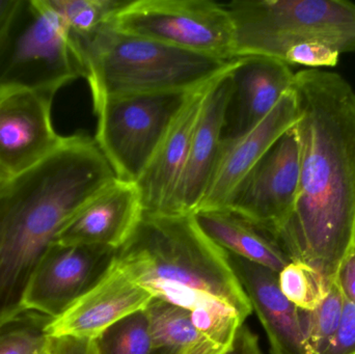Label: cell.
<instances>
[{"mask_svg":"<svg viewBox=\"0 0 355 354\" xmlns=\"http://www.w3.org/2000/svg\"><path fill=\"white\" fill-rule=\"evenodd\" d=\"M293 89L300 182L293 211L275 241L291 261L333 285L355 253V91L342 75L314 69L296 72Z\"/></svg>","mask_w":355,"mask_h":354,"instance_id":"cell-1","label":"cell"},{"mask_svg":"<svg viewBox=\"0 0 355 354\" xmlns=\"http://www.w3.org/2000/svg\"><path fill=\"white\" fill-rule=\"evenodd\" d=\"M116 179L95 139L75 134L0 184V322L24 310L27 284L46 251Z\"/></svg>","mask_w":355,"mask_h":354,"instance_id":"cell-2","label":"cell"},{"mask_svg":"<svg viewBox=\"0 0 355 354\" xmlns=\"http://www.w3.org/2000/svg\"><path fill=\"white\" fill-rule=\"evenodd\" d=\"M154 299L192 310L227 306L245 321L252 305L230 264L192 215H146L118 251Z\"/></svg>","mask_w":355,"mask_h":354,"instance_id":"cell-3","label":"cell"},{"mask_svg":"<svg viewBox=\"0 0 355 354\" xmlns=\"http://www.w3.org/2000/svg\"><path fill=\"white\" fill-rule=\"evenodd\" d=\"M75 39L85 60L94 107L110 98L196 91L238 60H218L128 35L110 23L89 37Z\"/></svg>","mask_w":355,"mask_h":354,"instance_id":"cell-4","label":"cell"},{"mask_svg":"<svg viewBox=\"0 0 355 354\" xmlns=\"http://www.w3.org/2000/svg\"><path fill=\"white\" fill-rule=\"evenodd\" d=\"M235 31L236 58L283 60L309 42L355 52V3L345 0H234L223 4Z\"/></svg>","mask_w":355,"mask_h":354,"instance_id":"cell-5","label":"cell"},{"mask_svg":"<svg viewBox=\"0 0 355 354\" xmlns=\"http://www.w3.org/2000/svg\"><path fill=\"white\" fill-rule=\"evenodd\" d=\"M85 78L78 42L48 0H19L0 35V94L45 89Z\"/></svg>","mask_w":355,"mask_h":354,"instance_id":"cell-6","label":"cell"},{"mask_svg":"<svg viewBox=\"0 0 355 354\" xmlns=\"http://www.w3.org/2000/svg\"><path fill=\"white\" fill-rule=\"evenodd\" d=\"M193 91L110 98L94 107L98 118L95 141L116 179L139 181Z\"/></svg>","mask_w":355,"mask_h":354,"instance_id":"cell-7","label":"cell"},{"mask_svg":"<svg viewBox=\"0 0 355 354\" xmlns=\"http://www.w3.org/2000/svg\"><path fill=\"white\" fill-rule=\"evenodd\" d=\"M108 23L122 33L186 51L236 60L229 12L210 0H128Z\"/></svg>","mask_w":355,"mask_h":354,"instance_id":"cell-8","label":"cell"},{"mask_svg":"<svg viewBox=\"0 0 355 354\" xmlns=\"http://www.w3.org/2000/svg\"><path fill=\"white\" fill-rule=\"evenodd\" d=\"M300 170V143L293 126L236 187L225 210L252 222L275 240L293 211Z\"/></svg>","mask_w":355,"mask_h":354,"instance_id":"cell-9","label":"cell"},{"mask_svg":"<svg viewBox=\"0 0 355 354\" xmlns=\"http://www.w3.org/2000/svg\"><path fill=\"white\" fill-rule=\"evenodd\" d=\"M118 251L103 245L54 242L27 284L23 309L60 317L102 278Z\"/></svg>","mask_w":355,"mask_h":354,"instance_id":"cell-10","label":"cell"},{"mask_svg":"<svg viewBox=\"0 0 355 354\" xmlns=\"http://www.w3.org/2000/svg\"><path fill=\"white\" fill-rule=\"evenodd\" d=\"M55 91L12 89L0 94V175L12 178L45 159L62 143L51 110Z\"/></svg>","mask_w":355,"mask_h":354,"instance_id":"cell-11","label":"cell"},{"mask_svg":"<svg viewBox=\"0 0 355 354\" xmlns=\"http://www.w3.org/2000/svg\"><path fill=\"white\" fill-rule=\"evenodd\" d=\"M116 254L102 278L48 326L51 338L75 337L96 340L120 320L145 310L153 301Z\"/></svg>","mask_w":355,"mask_h":354,"instance_id":"cell-12","label":"cell"},{"mask_svg":"<svg viewBox=\"0 0 355 354\" xmlns=\"http://www.w3.org/2000/svg\"><path fill=\"white\" fill-rule=\"evenodd\" d=\"M298 120L300 107L292 87L252 130L236 139L221 141L208 188L196 212L225 210L236 187Z\"/></svg>","mask_w":355,"mask_h":354,"instance_id":"cell-13","label":"cell"},{"mask_svg":"<svg viewBox=\"0 0 355 354\" xmlns=\"http://www.w3.org/2000/svg\"><path fill=\"white\" fill-rule=\"evenodd\" d=\"M235 66L217 77L207 91L185 166L164 212L166 215H192L206 193L220 148Z\"/></svg>","mask_w":355,"mask_h":354,"instance_id":"cell-14","label":"cell"},{"mask_svg":"<svg viewBox=\"0 0 355 354\" xmlns=\"http://www.w3.org/2000/svg\"><path fill=\"white\" fill-rule=\"evenodd\" d=\"M291 67L266 56L238 58L232 70V91L225 107L221 141L252 130L293 87Z\"/></svg>","mask_w":355,"mask_h":354,"instance_id":"cell-15","label":"cell"},{"mask_svg":"<svg viewBox=\"0 0 355 354\" xmlns=\"http://www.w3.org/2000/svg\"><path fill=\"white\" fill-rule=\"evenodd\" d=\"M144 215L137 184L116 179L56 237L64 245H103L120 251Z\"/></svg>","mask_w":355,"mask_h":354,"instance_id":"cell-16","label":"cell"},{"mask_svg":"<svg viewBox=\"0 0 355 354\" xmlns=\"http://www.w3.org/2000/svg\"><path fill=\"white\" fill-rule=\"evenodd\" d=\"M227 257L264 328L271 354H312L302 332L300 309L279 289V274L233 254L227 253Z\"/></svg>","mask_w":355,"mask_h":354,"instance_id":"cell-17","label":"cell"},{"mask_svg":"<svg viewBox=\"0 0 355 354\" xmlns=\"http://www.w3.org/2000/svg\"><path fill=\"white\" fill-rule=\"evenodd\" d=\"M212 82L189 96L145 172L135 183L146 215L164 214L185 166L205 97Z\"/></svg>","mask_w":355,"mask_h":354,"instance_id":"cell-18","label":"cell"},{"mask_svg":"<svg viewBox=\"0 0 355 354\" xmlns=\"http://www.w3.org/2000/svg\"><path fill=\"white\" fill-rule=\"evenodd\" d=\"M193 216L200 230L227 253L277 274L291 262L270 235L233 212L198 211Z\"/></svg>","mask_w":355,"mask_h":354,"instance_id":"cell-19","label":"cell"},{"mask_svg":"<svg viewBox=\"0 0 355 354\" xmlns=\"http://www.w3.org/2000/svg\"><path fill=\"white\" fill-rule=\"evenodd\" d=\"M146 312L154 351L172 353L204 339L192 324L190 310L153 299Z\"/></svg>","mask_w":355,"mask_h":354,"instance_id":"cell-20","label":"cell"},{"mask_svg":"<svg viewBox=\"0 0 355 354\" xmlns=\"http://www.w3.org/2000/svg\"><path fill=\"white\" fill-rule=\"evenodd\" d=\"M52 318L23 310L0 322V354H47L52 338L48 326Z\"/></svg>","mask_w":355,"mask_h":354,"instance_id":"cell-21","label":"cell"},{"mask_svg":"<svg viewBox=\"0 0 355 354\" xmlns=\"http://www.w3.org/2000/svg\"><path fill=\"white\" fill-rule=\"evenodd\" d=\"M344 299L336 283L325 299L312 311L300 310V324L312 354H322L333 340L343 313Z\"/></svg>","mask_w":355,"mask_h":354,"instance_id":"cell-22","label":"cell"},{"mask_svg":"<svg viewBox=\"0 0 355 354\" xmlns=\"http://www.w3.org/2000/svg\"><path fill=\"white\" fill-rule=\"evenodd\" d=\"M98 354H153L149 320L145 310L127 316L95 340Z\"/></svg>","mask_w":355,"mask_h":354,"instance_id":"cell-23","label":"cell"},{"mask_svg":"<svg viewBox=\"0 0 355 354\" xmlns=\"http://www.w3.org/2000/svg\"><path fill=\"white\" fill-rule=\"evenodd\" d=\"M76 37L95 33L128 0H48Z\"/></svg>","mask_w":355,"mask_h":354,"instance_id":"cell-24","label":"cell"},{"mask_svg":"<svg viewBox=\"0 0 355 354\" xmlns=\"http://www.w3.org/2000/svg\"><path fill=\"white\" fill-rule=\"evenodd\" d=\"M279 285L287 299L302 311L318 307L331 286L316 270L294 261L279 272Z\"/></svg>","mask_w":355,"mask_h":354,"instance_id":"cell-25","label":"cell"},{"mask_svg":"<svg viewBox=\"0 0 355 354\" xmlns=\"http://www.w3.org/2000/svg\"><path fill=\"white\" fill-rule=\"evenodd\" d=\"M191 319L202 338L227 347L231 346L236 333L245 322L235 310L220 303L192 310Z\"/></svg>","mask_w":355,"mask_h":354,"instance_id":"cell-26","label":"cell"},{"mask_svg":"<svg viewBox=\"0 0 355 354\" xmlns=\"http://www.w3.org/2000/svg\"><path fill=\"white\" fill-rule=\"evenodd\" d=\"M339 50L329 44L320 42H309L293 46L288 50L284 57L286 64L292 66L306 67V69L323 70L334 68L340 62Z\"/></svg>","mask_w":355,"mask_h":354,"instance_id":"cell-27","label":"cell"},{"mask_svg":"<svg viewBox=\"0 0 355 354\" xmlns=\"http://www.w3.org/2000/svg\"><path fill=\"white\" fill-rule=\"evenodd\" d=\"M322 354H355V306L345 301L341 321Z\"/></svg>","mask_w":355,"mask_h":354,"instance_id":"cell-28","label":"cell"},{"mask_svg":"<svg viewBox=\"0 0 355 354\" xmlns=\"http://www.w3.org/2000/svg\"><path fill=\"white\" fill-rule=\"evenodd\" d=\"M50 354H98L95 340L58 337L52 338Z\"/></svg>","mask_w":355,"mask_h":354,"instance_id":"cell-29","label":"cell"},{"mask_svg":"<svg viewBox=\"0 0 355 354\" xmlns=\"http://www.w3.org/2000/svg\"><path fill=\"white\" fill-rule=\"evenodd\" d=\"M225 354H263L259 337L248 326L242 324Z\"/></svg>","mask_w":355,"mask_h":354,"instance_id":"cell-30","label":"cell"},{"mask_svg":"<svg viewBox=\"0 0 355 354\" xmlns=\"http://www.w3.org/2000/svg\"><path fill=\"white\" fill-rule=\"evenodd\" d=\"M344 299L355 306V255L348 258L340 267L335 281Z\"/></svg>","mask_w":355,"mask_h":354,"instance_id":"cell-31","label":"cell"},{"mask_svg":"<svg viewBox=\"0 0 355 354\" xmlns=\"http://www.w3.org/2000/svg\"><path fill=\"white\" fill-rule=\"evenodd\" d=\"M229 348L230 346H220V345L215 344L207 339H202V340L185 347V348L180 349V351H172V353L154 351L153 354H225Z\"/></svg>","mask_w":355,"mask_h":354,"instance_id":"cell-32","label":"cell"},{"mask_svg":"<svg viewBox=\"0 0 355 354\" xmlns=\"http://www.w3.org/2000/svg\"><path fill=\"white\" fill-rule=\"evenodd\" d=\"M19 0H0V35L8 25Z\"/></svg>","mask_w":355,"mask_h":354,"instance_id":"cell-33","label":"cell"},{"mask_svg":"<svg viewBox=\"0 0 355 354\" xmlns=\"http://www.w3.org/2000/svg\"><path fill=\"white\" fill-rule=\"evenodd\" d=\"M6 179H4L3 177L1 176V175H0V184H2V183L4 182V181H6Z\"/></svg>","mask_w":355,"mask_h":354,"instance_id":"cell-34","label":"cell"},{"mask_svg":"<svg viewBox=\"0 0 355 354\" xmlns=\"http://www.w3.org/2000/svg\"><path fill=\"white\" fill-rule=\"evenodd\" d=\"M47 354H50V351H49V353H48Z\"/></svg>","mask_w":355,"mask_h":354,"instance_id":"cell-35","label":"cell"},{"mask_svg":"<svg viewBox=\"0 0 355 354\" xmlns=\"http://www.w3.org/2000/svg\"><path fill=\"white\" fill-rule=\"evenodd\" d=\"M354 255H355V253H354Z\"/></svg>","mask_w":355,"mask_h":354,"instance_id":"cell-36","label":"cell"}]
</instances>
